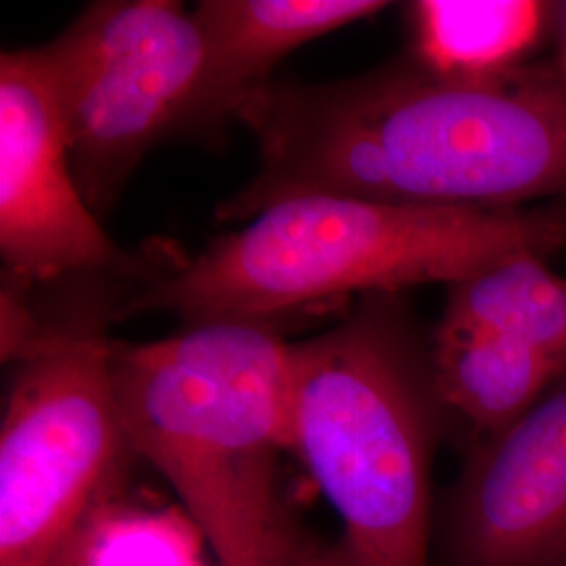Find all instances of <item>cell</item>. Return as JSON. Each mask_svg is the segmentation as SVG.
Segmentation results:
<instances>
[{"label":"cell","instance_id":"obj_10","mask_svg":"<svg viewBox=\"0 0 566 566\" xmlns=\"http://www.w3.org/2000/svg\"><path fill=\"white\" fill-rule=\"evenodd\" d=\"M549 13L539 0H418L407 7V60L439 81H495L521 67Z\"/></svg>","mask_w":566,"mask_h":566},{"label":"cell","instance_id":"obj_9","mask_svg":"<svg viewBox=\"0 0 566 566\" xmlns=\"http://www.w3.org/2000/svg\"><path fill=\"white\" fill-rule=\"evenodd\" d=\"M380 0H203L193 9L210 46L224 109L235 120L243 99L273 81L294 49L385 11Z\"/></svg>","mask_w":566,"mask_h":566},{"label":"cell","instance_id":"obj_1","mask_svg":"<svg viewBox=\"0 0 566 566\" xmlns=\"http://www.w3.org/2000/svg\"><path fill=\"white\" fill-rule=\"evenodd\" d=\"M261 168L217 208L243 223L303 196L441 208L566 203V76L439 81L409 60L332 82H266L238 109Z\"/></svg>","mask_w":566,"mask_h":566},{"label":"cell","instance_id":"obj_3","mask_svg":"<svg viewBox=\"0 0 566 566\" xmlns=\"http://www.w3.org/2000/svg\"><path fill=\"white\" fill-rule=\"evenodd\" d=\"M137 455L179 493L221 566H294L304 544L280 495L290 447V343L254 324L182 325L112 346Z\"/></svg>","mask_w":566,"mask_h":566},{"label":"cell","instance_id":"obj_5","mask_svg":"<svg viewBox=\"0 0 566 566\" xmlns=\"http://www.w3.org/2000/svg\"><path fill=\"white\" fill-rule=\"evenodd\" d=\"M97 325L32 324L0 424V566H82L135 453Z\"/></svg>","mask_w":566,"mask_h":566},{"label":"cell","instance_id":"obj_12","mask_svg":"<svg viewBox=\"0 0 566 566\" xmlns=\"http://www.w3.org/2000/svg\"><path fill=\"white\" fill-rule=\"evenodd\" d=\"M439 324L516 340L566 371V280L546 256L512 254L449 285Z\"/></svg>","mask_w":566,"mask_h":566},{"label":"cell","instance_id":"obj_16","mask_svg":"<svg viewBox=\"0 0 566 566\" xmlns=\"http://www.w3.org/2000/svg\"><path fill=\"white\" fill-rule=\"evenodd\" d=\"M350 556H353V554H350ZM353 560H355V558H353ZM355 566H359V563H357V560H355Z\"/></svg>","mask_w":566,"mask_h":566},{"label":"cell","instance_id":"obj_2","mask_svg":"<svg viewBox=\"0 0 566 566\" xmlns=\"http://www.w3.org/2000/svg\"><path fill=\"white\" fill-rule=\"evenodd\" d=\"M566 248V203L441 208L303 196L269 206L193 259L170 264L116 315L170 313L182 325L313 315L353 296L462 282L512 254Z\"/></svg>","mask_w":566,"mask_h":566},{"label":"cell","instance_id":"obj_8","mask_svg":"<svg viewBox=\"0 0 566 566\" xmlns=\"http://www.w3.org/2000/svg\"><path fill=\"white\" fill-rule=\"evenodd\" d=\"M453 566H566V371L474 447L451 493Z\"/></svg>","mask_w":566,"mask_h":566},{"label":"cell","instance_id":"obj_13","mask_svg":"<svg viewBox=\"0 0 566 566\" xmlns=\"http://www.w3.org/2000/svg\"><path fill=\"white\" fill-rule=\"evenodd\" d=\"M82 566H200L191 528L179 518L116 507Z\"/></svg>","mask_w":566,"mask_h":566},{"label":"cell","instance_id":"obj_14","mask_svg":"<svg viewBox=\"0 0 566 566\" xmlns=\"http://www.w3.org/2000/svg\"><path fill=\"white\" fill-rule=\"evenodd\" d=\"M294 566H355V560L343 542L324 546V544L306 539L303 552Z\"/></svg>","mask_w":566,"mask_h":566},{"label":"cell","instance_id":"obj_15","mask_svg":"<svg viewBox=\"0 0 566 566\" xmlns=\"http://www.w3.org/2000/svg\"><path fill=\"white\" fill-rule=\"evenodd\" d=\"M565 76H566V25H565Z\"/></svg>","mask_w":566,"mask_h":566},{"label":"cell","instance_id":"obj_6","mask_svg":"<svg viewBox=\"0 0 566 566\" xmlns=\"http://www.w3.org/2000/svg\"><path fill=\"white\" fill-rule=\"evenodd\" d=\"M36 51L74 179L97 219L151 147L231 122L202 28L181 2H93Z\"/></svg>","mask_w":566,"mask_h":566},{"label":"cell","instance_id":"obj_11","mask_svg":"<svg viewBox=\"0 0 566 566\" xmlns=\"http://www.w3.org/2000/svg\"><path fill=\"white\" fill-rule=\"evenodd\" d=\"M430 357L447 411L464 418L481 441L518 420L565 374L531 346L451 325L430 334Z\"/></svg>","mask_w":566,"mask_h":566},{"label":"cell","instance_id":"obj_4","mask_svg":"<svg viewBox=\"0 0 566 566\" xmlns=\"http://www.w3.org/2000/svg\"><path fill=\"white\" fill-rule=\"evenodd\" d=\"M447 409L399 294L359 298L290 343V447L344 526L359 566H428L432 455Z\"/></svg>","mask_w":566,"mask_h":566},{"label":"cell","instance_id":"obj_7","mask_svg":"<svg viewBox=\"0 0 566 566\" xmlns=\"http://www.w3.org/2000/svg\"><path fill=\"white\" fill-rule=\"evenodd\" d=\"M0 254L20 290L139 266L82 198L36 49L0 57Z\"/></svg>","mask_w":566,"mask_h":566}]
</instances>
